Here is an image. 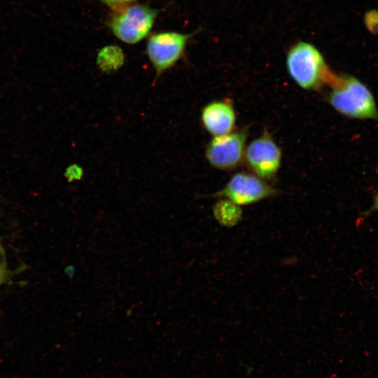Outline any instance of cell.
Instances as JSON below:
<instances>
[{
    "mask_svg": "<svg viewBox=\"0 0 378 378\" xmlns=\"http://www.w3.org/2000/svg\"><path fill=\"white\" fill-rule=\"evenodd\" d=\"M326 101L341 115L352 119L378 121V108L371 90L358 78L335 74Z\"/></svg>",
    "mask_w": 378,
    "mask_h": 378,
    "instance_id": "cell-1",
    "label": "cell"
},
{
    "mask_svg": "<svg viewBox=\"0 0 378 378\" xmlns=\"http://www.w3.org/2000/svg\"><path fill=\"white\" fill-rule=\"evenodd\" d=\"M286 64L292 80L302 89L316 91L328 87L335 73L313 44L299 41L286 53Z\"/></svg>",
    "mask_w": 378,
    "mask_h": 378,
    "instance_id": "cell-2",
    "label": "cell"
},
{
    "mask_svg": "<svg viewBox=\"0 0 378 378\" xmlns=\"http://www.w3.org/2000/svg\"><path fill=\"white\" fill-rule=\"evenodd\" d=\"M248 129L243 128L214 136L208 143L205 157L214 168L230 171L244 162Z\"/></svg>",
    "mask_w": 378,
    "mask_h": 378,
    "instance_id": "cell-3",
    "label": "cell"
},
{
    "mask_svg": "<svg viewBox=\"0 0 378 378\" xmlns=\"http://www.w3.org/2000/svg\"><path fill=\"white\" fill-rule=\"evenodd\" d=\"M157 13L155 9L146 5L126 6L112 17L109 25L117 38L133 44L149 33Z\"/></svg>",
    "mask_w": 378,
    "mask_h": 378,
    "instance_id": "cell-4",
    "label": "cell"
},
{
    "mask_svg": "<svg viewBox=\"0 0 378 378\" xmlns=\"http://www.w3.org/2000/svg\"><path fill=\"white\" fill-rule=\"evenodd\" d=\"M277 192V190L268 181L251 172H240L234 174L214 197L227 200L237 206H244L273 197Z\"/></svg>",
    "mask_w": 378,
    "mask_h": 378,
    "instance_id": "cell-5",
    "label": "cell"
},
{
    "mask_svg": "<svg viewBox=\"0 0 378 378\" xmlns=\"http://www.w3.org/2000/svg\"><path fill=\"white\" fill-rule=\"evenodd\" d=\"M281 160V148L266 131L246 145L244 162L251 173L268 182L276 177Z\"/></svg>",
    "mask_w": 378,
    "mask_h": 378,
    "instance_id": "cell-6",
    "label": "cell"
},
{
    "mask_svg": "<svg viewBox=\"0 0 378 378\" xmlns=\"http://www.w3.org/2000/svg\"><path fill=\"white\" fill-rule=\"evenodd\" d=\"M192 36V34L167 31L153 34L149 37L146 53L157 76L172 67L181 59Z\"/></svg>",
    "mask_w": 378,
    "mask_h": 378,
    "instance_id": "cell-7",
    "label": "cell"
},
{
    "mask_svg": "<svg viewBox=\"0 0 378 378\" xmlns=\"http://www.w3.org/2000/svg\"><path fill=\"white\" fill-rule=\"evenodd\" d=\"M236 119L235 110L230 101H213L202 109V123L213 136L224 135L234 130Z\"/></svg>",
    "mask_w": 378,
    "mask_h": 378,
    "instance_id": "cell-8",
    "label": "cell"
},
{
    "mask_svg": "<svg viewBox=\"0 0 378 378\" xmlns=\"http://www.w3.org/2000/svg\"><path fill=\"white\" fill-rule=\"evenodd\" d=\"M239 206L227 200L218 202L214 208V214L217 220L224 225H232L240 218L241 211Z\"/></svg>",
    "mask_w": 378,
    "mask_h": 378,
    "instance_id": "cell-9",
    "label": "cell"
},
{
    "mask_svg": "<svg viewBox=\"0 0 378 378\" xmlns=\"http://www.w3.org/2000/svg\"><path fill=\"white\" fill-rule=\"evenodd\" d=\"M99 66L104 71H113L121 66L123 55L118 48L108 46L102 49L97 58Z\"/></svg>",
    "mask_w": 378,
    "mask_h": 378,
    "instance_id": "cell-10",
    "label": "cell"
},
{
    "mask_svg": "<svg viewBox=\"0 0 378 378\" xmlns=\"http://www.w3.org/2000/svg\"><path fill=\"white\" fill-rule=\"evenodd\" d=\"M7 274L5 251L0 241V285L4 281Z\"/></svg>",
    "mask_w": 378,
    "mask_h": 378,
    "instance_id": "cell-11",
    "label": "cell"
},
{
    "mask_svg": "<svg viewBox=\"0 0 378 378\" xmlns=\"http://www.w3.org/2000/svg\"><path fill=\"white\" fill-rule=\"evenodd\" d=\"M114 9H122L134 0H99Z\"/></svg>",
    "mask_w": 378,
    "mask_h": 378,
    "instance_id": "cell-12",
    "label": "cell"
},
{
    "mask_svg": "<svg viewBox=\"0 0 378 378\" xmlns=\"http://www.w3.org/2000/svg\"><path fill=\"white\" fill-rule=\"evenodd\" d=\"M372 211L378 212V188L374 196L372 205L370 209H369V211H368L366 213H370Z\"/></svg>",
    "mask_w": 378,
    "mask_h": 378,
    "instance_id": "cell-13",
    "label": "cell"
}]
</instances>
